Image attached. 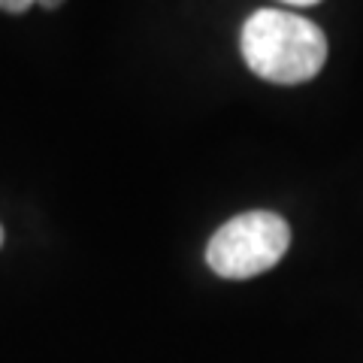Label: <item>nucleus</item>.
<instances>
[{"label":"nucleus","instance_id":"6","mask_svg":"<svg viewBox=\"0 0 363 363\" xmlns=\"http://www.w3.org/2000/svg\"><path fill=\"white\" fill-rule=\"evenodd\" d=\"M0 245H4V227H0Z\"/></svg>","mask_w":363,"mask_h":363},{"label":"nucleus","instance_id":"2","mask_svg":"<svg viewBox=\"0 0 363 363\" xmlns=\"http://www.w3.org/2000/svg\"><path fill=\"white\" fill-rule=\"evenodd\" d=\"M291 227L279 212L252 209L230 218L212 233L206 264L221 279H255L288 255Z\"/></svg>","mask_w":363,"mask_h":363},{"label":"nucleus","instance_id":"4","mask_svg":"<svg viewBox=\"0 0 363 363\" xmlns=\"http://www.w3.org/2000/svg\"><path fill=\"white\" fill-rule=\"evenodd\" d=\"M281 4H291V6H315L321 0H281Z\"/></svg>","mask_w":363,"mask_h":363},{"label":"nucleus","instance_id":"3","mask_svg":"<svg viewBox=\"0 0 363 363\" xmlns=\"http://www.w3.org/2000/svg\"><path fill=\"white\" fill-rule=\"evenodd\" d=\"M33 4H37V0H0V9H4V13H13V16H21V13H28Z\"/></svg>","mask_w":363,"mask_h":363},{"label":"nucleus","instance_id":"1","mask_svg":"<svg viewBox=\"0 0 363 363\" xmlns=\"http://www.w3.org/2000/svg\"><path fill=\"white\" fill-rule=\"evenodd\" d=\"M240 49L252 73L276 85L309 82L327 61L324 30L288 9H257L248 16Z\"/></svg>","mask_w":363,"mask_h":363},{"label":"nucleus","instance_id":"5","mask_svg":"<svg viewBox=\"0 0 363 363\" xmlns=\"http://www.w3.org/2000/svg\"><path fill=\"white\" fill-rule=\"evenodd\" d=\"M37 4H40L43 9H58V6L64 4V0H37Z\"/></svg>","mask_w":363,"mask_h":363}]
</instances>
